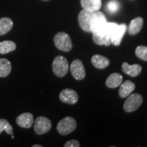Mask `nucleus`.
I'll return each instance as SVG.
<instances>
[{"label": "nucleus", "mask_w": 147, "mask_h": 147, "mask_svg": "<svg viewBox=\"0 0 147 147\" xmlns=\"http://www.w3.org/2000/svg\"><path fill=\"white\" fill-rule=\"evenodd\" d=\"M120 86L121 87L119 89V96L121 98H125V97H128L136 88L135 84L131 80H126L123 83L121 84Z\"/></svg>", "instance_id": "13"}, {"label": "nucleus", "mask_w": 147, "mask_h": 147, "mask_svg": "<svg viewBox=\"0 0 147 147\" xmlns=\"http://www.w3.org/2000/svg\"><path fill=\"white\" fill-rule=\"evenodd\" d=\"M42 1H49V0H42Z\"/></svg>", "instance_id": "27"}, {"label": "nucleus", "mask_w": 147, "mask_h": 147, "mask_svg": "<svg viewBox=\"0 0 147 147\" xmlns=\"http://www.w3.org/2000/svg\"><path fill=\"white\" fill-rule=\"evenodd\" d=\"M136 55L140 59L147 61V47L139 46L136 49Z\"/></svg>", "instance_id": "23"}, {"label": "nucleus", "mask_w": 147, "mask_h": 147, "mask_svg": "<svg viewBox=\"0 0 147 147\" xmlns=\"http://www.w3.org/2000/svg\"><path fill=\"white\" fill-rule=\"evenodd\" d=\"M80 146V142L76 140H71L67 141L64 144V147H79Z\"/></svg>", "instance_id": "24"}, {"label": "nucleus", "mask_w": 147, "mask_h": 147, "mask_svg": "<svg viewBox=\"0 0 147 147\" xmlns=\"http://www.w3.org/2000/svg\"><path fill=\"white\" fill-rule=\"evenodd\" d=\"M143 102L142 95L138 93H134L128 96L124 103L123 108L127 113L135 111L141 106Z\"/></svg>", "instance_id": "4"}, {"label": "nucleus", "mask_w": 147, "mask_h": 147, "mask_svg": "<svg viewBox=\"0 0 147 147\" xmlns=\"http://www.w3.org/2000/svg\"><path fill=\"white\" fill-rule=\"evenodd\" d=\"M120 8V3L117 0H110L106 4V10L110 14H115Z\"/></svg>", "instance_id": "22"}, {"label": "nucleus", "mask_w": 147, "mask_h": 147, "mask_svg": "<svg viewBox=\"0 0 147 147\" xmlns=\"http://www.w3.org/2000/svg\"><path fill=\"white\" fill-rule=\"evenodd\" d=\"M59 99L63 103L68 104H75L78 100V95L74 90L65 89L62 90L60 93Z\"/></svg>", "instance_id": "8"}, {"label": "nucleus", "mask_w": 147, "mask_h": 147, "mask_svg": "<svg viewBox=\"0 0 147 147\" xmlns=\"http://www.w3.org/2000/svg\"><path fill=\"white\" fill-rule=\"evenodd\" d=\"M122 70L124 73L131 77H136L140 74L142 71V66L139 64L129 65L127 62L122 64Z\"/></svg>", "instance_id": "11"}, {"label": "nucleus", "mask_w": 147, "mask_h": 147, "mask_svg": "<svg viewBox=\"0 0 147 147\" xmlns=\"http://www.w3.org/2000/svg\"><path fill=\"white\" fill-rule=\"evenodd\" d=\"M93 40L97 45L110 46L111 44V36L110 34L95 35L93 34Z\"/></svg>", "instance_id": "19"}, {"label": "nucleus", "mask_w": 147, "mask_h": 147, "mask_svg": "<svg viewBox=\"0 0 147 147\" xmlns=\"http://www.w3.org/2000/svg\"><path fill=\"white\" fill-rule=\"evenodd\" d=\"M16 45L11 40H5L0 42V54H6L16 49Z\"/></svg>", "instance_id": "20"}, {"label": "nucleus", "mask_w": 147, "mask_h": 147, "mask_svg": "<svg viewBox=\"0 0 147 147\" xmlns=\"http://www.w3.org/2000/svg\"><path fill=\"white\" fill-rule=\"evenodd\" d=\"M127 30V26L125 24L117 25L114 29L111 35V44L115 46L120 45L123 38Z\"/></svg>", "instance_id": "9"}, {"label": "nucleus", "mask_w": 147, "mask_h": 147, "mask_svg": "<svg viewBox=\"0 0 147 147\" xmlns=\"http://www.w3.org/2000/svg\"><path fill=\"white\" fill-rule=\"evenodd\" d=\"M12 70V65L7 59H0V77L4 78L8 76Z\"/></svg>", "instance_id": "18"}, {"label": "nucleus", "mask_w": 147, "mask_h": 147, "mask_svg": "<svg viewBox=\"0 0 147 147\" xmlns=\"http://www.w3.org/2000/svg\"><path fill=\"white\" fill-rule=\"evenodd\" d=\"M123 82V76L119 73H113L106 79V84L108 87L115 89L119 87Z\"/></svg>", "instance_id": "15"}, {"label": "nucleus", "mask_w": 147, "mask_h": 147, "mask_svg": "<svg viewBox=\"0 0 147 147\" xmlns=\"http://www.w3.org/2000/svg\"><path fill=\"white\" fill-rule=\"evenodd\" d=\"M5 131L9 135H13V128L6 119H0V134Z\"/></svg>", "instance_id": "21"}, {"label": "nucleus", "mask_w": 147, "mask_h": 147, "mask_svg": "<svg viewBox=\"0 0 147 147\" xmlns=\"http://www.w3.org/2000/svg\"><path fill=\"white\" fill-rule=\"evenodd\" d=\"M91 63L96 68L104 69L109 65L110 61L102 55H95L91 57Z\"/></svg>", "instance_id": "16"}, {"label": "nucleus", "mask_w": 147, "mask_h": 147, "mask_svg": "<svg viewBox=\"0 0 147 147\" xmlns=\"http://www.w3.org/2000/svg\"><path fill=\"white\" fill-rule=\"evenodd\" d=\"M82 7L86 10L97 12L102 7V0H80Z\"/></svg>", "instance_id": "12"}, {"label": "nucleus", "mask_w": 147, "mask_h": 147, "mask_svg": "<svg viewBox=\"0 0 147 147\" xmlns=\"http://www.w3.org/2000/svg\"><path fill=\"white\" fill-rule=\"evenodd\" d=\"M93 12L91 11L86 10L83 9L79 12L78 20L80 27H81L82 30L86 32H91L90 29V22L93 16Z\"/></svg>", "instance_id": "6"}, {"label": "nucleus", "mask_w": 147, "mask_h": 147, "mask_svg": "<svg viewBox=\"0 0 147 147\" xmlns=\"http://www.w3.org/2000/svg\"><path fill=\"white\" fill-rule=\"evenodd\" d=\"M13 27V21L10 18L3 17L0 18V36L6 34Z\"/></svg>", "instance_id": "17"}, {"label": "nucleus", "mask_w": 147, "mask_h": 147, "mask_svg": "<svg viewBox=\"0 0 147 147\" xmlns=\"http://www.w3.org/2000/svg\"><path fill=\"white\" fill-rule=\"evenodd\" d=\"M52 127L50 119L45 117H38L34 123V131L38 135L47 133Z\"/></svg>", "instance_id": "5"}, {"label": "nucleus", "mask_w": 147, "mask_h": 147, "mask_svg": "<svg viewBox=\"0 0 147 147\" xmlns=\"http://www.w3.org/2000/svg\"><path fill=\"white\" fill-rule=\"evenodd\" d=\"M16 122L21 127L29 129L34 124V116L30 113H25L18 115L16 119Z\"/></svg>", "instance_id": "10"}, {"label": "nucleus", "mask_w": 147, "mask_h": 147, "mask_svg": "<svg viewBox=\"0 0 147 147\" xmlns=\"http://www.w3.org/2000/svg\"><path fill=\"white\" fill-rule=\"evenodd\" d=\"M69 69V64L65 57H56L53 61V71L57 76L63 77L67 73Z\"/></svg>", "instance_id": "2"}, {"label": "nucleus", "mask_w": 147, "mask_h": 147, "mask_svg": "<svg viewBox=\"0 0 147 147\" xmlns=\"http://www.w3.org/2000/svg\"><path fill=\"white\" fill-rule=\"evenodd\" d=\"M32 147H42V146L40 144H34V145H33Z\"/></svg>", "instance_id": "25"}, {"label": "nucleus", "mask_w": 147, "mask_h": 147, "mask_svg": "<svg viewBox=\"0 0 147 147\" xmlns=\"http://www.w3.org/2000/svg\"><path fill=\"white\" fill-rule=\"evenodd\" d=\"M76 126V120L71 117H67L58 123L57 129L61 135L65 136L74 131Z\"/></svg>", "instance_id": "3"}, {"label": "nucleus", "mask_w": 147, "mask_h": 147, "mask_svg": "<svg viewBox=\"0 0 147 147\" xmlns=\"http://www.w3.org/2000/svg\"><path fill=\"white\" fill-rule=\"evenodd\" d=\"M71 74L76 80H82L86 76V71L82 62L79 59H75L70 65Z\"/></svg>", "instance_id": "7"}, {"label": "nucleus", "mask_w": 147, "mask_h": 147, "mask_svg": "<svg viewBox=\"0 0 147 147\" xmlns=\"http://www.w3.org/2000/svg\"><path fill=\"white\" fill-rule=\"evenodd\" d=\"M54 44L59 50L69 52L72 49V42L70 36L65 32H59L54 37Z\"/></svg>", "instance_id": "1"}, {"label": "nucleus", "mask_w": 147, "mask_h": 147, "mask_svg": "<svg viewBox=\"0 0 147 147\" xmlns=\"http://www.w3.org/2000/svg\"><path fill=\"white\" fill-rule=\"evenodd\" d=\"M12 139H14V136L13 135H12Z\"/></svg>", "instance_id": "26"}, {"label": "nucleus", "mask_w": 147, "mask_h": 147, "mask_svg": "<svg viewBox=\"0 0 147 147\" xmlns=\"http://www.w3.org/2000/svg\"><path fill=\"white\" fill-rule=\"evenodd\" d=\"M144 24V20L142 17H136L132 20L129 24L128 32L131 36H135L140 32Z\"/></svg>", "instance_id": "14"}]
</instances>
